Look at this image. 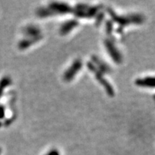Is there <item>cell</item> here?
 <instances>
[{
    "label": "cell",
    "mask_w": 155,
    "mask_h": 155,
    "mask_svg": "<svg viewBox=\"0 0 155 155\" xmlns=\"http://www.w3.org/2000/svg\"><path fill=\"white\" fill-rule=\"evenodd\" d=\"M107 10L114 21H115L116 22H117L121 26H126L129 24L139 25L144 22V17L139 14H133L127 17H120L116 15L111 9L108 8Z\"/></svg>",
    "instance_id": "cell-1"
},
{
    "label": "cell",
    "mask_w": 155,
    "mask_h": 155,
    "mask_svg": "<svg viewBox=\"0 0 155 155\" xmlns=\"http://www.w3.org/2000/svg\"><path fill=\"white\" fill-rule=\"evenodd\" d=\"M88 69L90 70L91 72H93L95 74V76L97 78V80L99 81V83L102 86H104V88H105L106 91L107 92V94L111 96H114V90L113 88V87L111 86V85L109 83L107 82V81L106 80L105 78L104 77L102 73H101L97 68L95 66L94 64L92 63H88Z\"/></svg>",
    "instance_id": "cell-2"
},
{
    "label": "cell",
    "mask_w": 155,
    "mask_h": 155,
    "mask_svg": "<svg viewBox=\"0 0 155 155\" xmlns=\"http://www.w3.org/2000/svg\"><path fill=\"white\" fill-rule=\"evenodd\" d=\"M104 44H105L106 49L107 50L108 53L111 56L113 61L116 62L117 63H121L122 57L121 53H119V50L116 48L113 42L108 39H106L104 41Z\"/></svg>",
    "instance_id": "cell-3"
},
{
    "label": "cell",
    "mask_w": 155,
    "mask_h": 155,
    "mask_svg": "<svg viewBox=\"0 0 155 155\" xmlns=\"http://www.w3.org/2000/svg\"><path fill=\"white\" fill-rule=\"evenodd\" d=\"M49 8L51 11L55 14H68V13L73 12V9L71 6L65 3L62 2H52L50 4Z\"/></svg>",
    "instance_id": "cell-4"
},
{
    "label": "cell",
    "mask_w": 155,
    "mask_h": 155,
    "mask_svg": "<svg viewBox=\"0 0 155 155\" xmlns=\"http://www.w3.org/2000/svg\"><path fill=\"white\" fill-rule=\"evenodd\" d=\"M81 67H82V62L79 59L75 60L73 62L71 66L65 71L64 74V79L66 81H71L74 78L77 73L80 71Z\"/></svg>",
    "instance_id": "cell-5"
},
{
    "label": "cell",
    "mask_w": 155,
    "mask_h": 155,
    "mask_svg": "<svg viewBox=\"0 0 155 155\" xmlns=\"http://www.w3.org/2000/svg\"><path fill=\"white\" fill-rule=\"evenodd\" d=\"M137 86L144 88H155V77L148 76L143 78L137 79L135 81Z\"/></svg>",
    "instance_id": "cell-6"
},
{
    "label": "cell",
    "mask_w": 155,
    "mask_h": 155,
    "mask_svg": "<svg viewBox=\"0 0 155 155\" xmlns=\"http://www.w3.org/2000/svg\"><path fill=\"white\" fill-rule=\"evenodd\" d=\"M78 25V22L76 19L68 20L61 25V29H60V32H61L62 35H65L71 32L73 28H76Z\"/></svg>",
    "instance_id": "cell-7"
},
{
    "label": "cell",
    "mask_w": 155,
    "mask_h": 155,
    "mask_svg": "<svg viewBox=\"0 0 155 155\" xmlns=\"http://www.w3.org/2000/svg\"><path fill=\"white\" fill-rule=\"evenodd\" d=\"M92 59L93 61H94V63L96 64L97 66H98V70L101 73H106L110 72V68L102 61H101L99 58L96 57V56H94Z\"/></svg>",
    "instance_id": "cell-8"
},
{
    "label": "cell",
    "mask_w": 155,
    "mask_h": 155,
    "mask_svg": "<svg viewBox=\"0 0 155 155\" xmlns=\"http://www.w3.org/2000/svg\"><path fill=\"white\" fill-rule=\"evenodd\" d=\"M53 15L54 13L50 8H40L38 11V15L40 17H41V18L51 16V15Z\"/></svg>",
    "instance_id": "cell-9"
},
{
    "label": "cell",
    "mask_w": 155,
    "mask_h": 155,
    "mask_svg": "<svg viewBox=\"0 0 155 155\" xmlns=\"http://www.w3.org/2000/svg\"><path fill=\"white\" fill-rule=\"evenodd\" d=\"M40 32H41V31L39 30V28L34 26L29 27L28 30H27V33L28 35L30 34V35L33 37V38L40 36Z\"/></svg>",
    "instance_id": "cell-10"
},
{
    "label": "cell",
    "mask_w": 155,
    "mask_h": 155,
    "mask_svg": "<svg viewBox=\"0 0 155 155\" xmlns=\"http://www.w3.org/2000/svg\"><path fill=\"white\" fill-rule=\"evenodd\" d=\"M112 29H113V24H112L111 21H107V22H106V31H107L108 34L111 35Z\"/></svg>",
    "instance_id": "cell-11"
},
{
    "label": "cell",
    "mask_w": 155,
    "mask_h": 155,
    "mask_svg": "<svg viewBox=\"0 0 155 155\" xmlns=\"http://www.w3.org/2000/svg\"><path fill=\"white\" fill-rule=\"evenodd\" d=\"M104 15L103 13H100L99 15H98V17L96 18V24L99 25L101 24V22H102V20L104 19Z\"/></svg>",
    "instance_id": "cell-12"
},
{
    "label": "cell",
    "mask_w": 155,
    "mask_h": 155,
    "mask_svg": "<svg viewBox=\"0 0 155 155\" xmlns=\"http://www.w3.org/2000/svg\"><path fill=\"white\" fill-rule=\"evenodd\" d=\"M48 155H60V154L59 152H58V151L54 150L50 151V152L48 153Z\"/></svg>",
    "instance_id": "cell-13"
}]
</instances>
